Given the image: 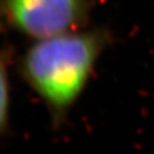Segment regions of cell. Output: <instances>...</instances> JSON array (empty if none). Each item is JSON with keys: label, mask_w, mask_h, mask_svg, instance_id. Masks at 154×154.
<instances>
[{"label": "cell", "mask_w": 154, "mask_h": 154, "mask_svg": "<svg viewBox=\"0 0 154 154\" xmlns=\"http://www.w3.org/2000/svg\"><path fill=\"white\" fill-rule=\"evenodd\" d=\"M14 64V50L11 47H0V138L9 130L11 114V73Z\"/></svg>", "instance_id": "obj_3"}, {"label": "cell", "mask_w": 154, "mask_h": 154, "mask_svg": "<svg viewBox=\"0 0 154 154\" xmlns=\"http://www.w3.org/2000/svg\"><path fill=\"white\" fill-rule=\"evenodd\" d=\"M95 0H0V25L29 41L90 26Z\"/></svg>", "instance_id": "obj_2"}, {"label": "cell", "mask_w": 154, "mask_h": 154, "mask_svg": "<svg viewBox=\"0 0 154 154\" xmlns=\"http://www.w3.org/2000/svg\"><path fill=\"white\" fill-rule=\"evenodd\" d=\"M113 34L103 26H88L30 41L16 60V70L60 128L81 99Z\"/></svg>", "instance_id": "obj_1"}]
</instances>
